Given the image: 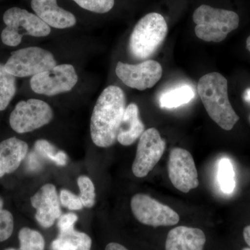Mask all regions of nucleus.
<instances>
[{
  "instance_id": "nucleus-11",
  "label": "nucleus",
  "mask_w": 250,
  "mask_h": 250,
  "mask_svg": "<svg viewBox=\"0 0 250 250\" xmlns=\"http://www.w3.org/2000/svg\"><path fill=\"white\" fill-rule=\"evenodd\" d=\"M171 183L181 192L187 193L199 186L198 173L193 157L187 149H171L167 163Z\"/></svg>"
},
{
  "instance_id": "nucleus-5",
  "label": "nucleus",
  "mask_w": 250,
  "mask_h": 250,
  "mask_svg": "<svg viewBox=\"0 0 250 250\" xmlns=\"http://www.w3.org/2000/svg\"><path fill=\"white\" fill-rule=\"evenodd\" d=\"M3 21L6 27L1 31V39L4 45L9 47L21 44L24 36L45 37L51 32V27L39 16L21 8L8 9Z\"/></svg>"
},
{
  "instance_id": "nucleus-33",
  "label": "nucleus",
  "mask_w": 250,
  "mask_h": 250,
  "mask_svg": "<svg viewBox=\"0 0 250 250\" xmlns=\"http://www.w3.org/2000/svg\"><path fill=\"white\" fill-rule=\"evenodd\" d=\"M5 250H18L15 249V248H8V249H6Z\"/></svg>"
},
{
  "instance_id": "nucleus-9",
  "label": "nucleus",
  "mask_w": 250,
  "mask_h": 250,
  "mask_svg": "<svg viewBox=\"0 0 250 250\" xmlns=\"http://www.w3.org/2000/svg\"><path fill=\"white\" fill-rule=\"evenodd\" d=\"M131 208L136 220L147 226H173L179 221L177 212L145 194H136L133 196Z\"/></svg>"
},
{
  "instance_id": "nucleus-7",
  "label": "nucleus",
  "mask_w": 250,
  "mask_h": 250,
  "mask_svg": "<svg viewBox=\"0 0 250 250\" xmlns=\"http://www.w3.org/2000/svg\"><path fill=\"white\" fill-rule=\"evenodd\" d=\"M53 117V110L48 104L38 99H29L16 104L10 116L9 123L16 132L24 134L49 124Z\"/></svg>"
},
{
  "instance_id": "nucleus-3",
  "label": "nucleus",
  "mask_w": 250,
  "mask_h": 250,
  "mask_svg": "<svg viewBox=\"0 0 250 250\" xmlns=\"http://www.w3.org/2000/svg\"><path fill=\"white\" fill-rule=\"evenodd\" d=\"M167 34L165 18L158 13H150L141 18L130 36L128 52L135 60L146 61L162 45Z\"/></svg>"
},
{
  "instance_id": "nucleus-19",
  "label": "nucleus",
  "mask_w": 250,
  "mask_h": 250,
  "mask_svg": "<svg viewBox=\"0 0 250 250\" xmlns=\"http://www.w3.org/2000/svg\"><path fill=\"white\" fill-rule=\"evenodd\" d=\"M195 97V92L191 87L184 85L163 94L159 103L162 108H177L190 103Z\"/></svg>"
},
{
  "instance_id": "nucleus-26",
  "label": "nucleus",
  "mask_w": 250,
  "mask_h": 250,
  "mask_svg": "<svg viewBox=\"0 0 250 250\" xmlns=\"http://www.w3.org/2000/svg\"><path fill=\"white\" fill-rule=\"evenodd\" d=\"M2 199L0 197V242L6 241L14 231V217L9 210L3 209Z\"/></svg>"
},
{
  "instance_id": "nucleus-6",
  "label": "nucleus",
  "mask_w": 250,
  "mask_h": 250,
  "mask_svg": "<svg viewBox=\"0 0 250 250\" xmlns=\"http://www.w3.org/2000/svg\"><path fill=\"white\" fill-rule=\"evenodd\" d=\"M57 65L49 51L39 47L18 49L11 53L4 64L6 71L16 77H34Z\"/></svg>"
},
{
  "instance_id": "nucleus-21",
  "label": "nucleus",
  "mask_w": 250,
  "mask_h": 250,
  "mask_svg": "<svg viewBox=\"0 0 250 250\" xmlns=\"http://www.w3.org/2000/svg\"><path fill=\"white\" fill-rule=\"evenodd\" d=\"M35 152L45 159L52 161L59 166H66L67 156L62 151H59L52 143L46 140H39L34 144Z\"/></svg>"
},
{
  "instance_id": "nucleus-4",
  "label": "nucleus",
  "mask_w": 250,
  "mask_h": 250,
  "mask_svg": "<svg viewBox=\"0 0 250 250\" xmlns=\"http://www.w3.org/2000/svg\"><path fill=\"white\" fill-rule=\"evenodd\" d=\"M195 35L206 42H220L239 26L240 18L229 10L216 9L202 4L192 16Z\"/></svg>"
},
{
  "instance_id": "nucleus-16",
  "label": "nucleus",
  "mask_w": 250,
  "mask_h": 250,
  "mask_svg": "<svg viewBox=\"0 0 250 250\" xmlns=\"http://www.w3.org/2000/svg\"><path fill=\"white\" fill-rule=\"evenodd\" d=\"M27 153V143L17 138H10L0 143V177L17 170Z\"/></svg>"
},
{
  "instance_id": "nucleus-31",
  "label": "nucleus",
  "mask_w": 250,
  "mask_h": 250,
  "mask_svg": "<svg viewBox=\"0 0 250 250\" xmlns=\"http://www.w3.org/2000/svg\"><path fill=\"white\" fill-rule=\"evenodd\" d=\"M245 100L246 101L250 102V89L247 90L246 93H245Z\"/></svg>"
},
{
  "instance_id": "nucleus-18",
  "label": "nucleus",
  "mask_w": 250,
  "mask_h": 250,
  "mask_svg": "<svg viewBox=\"0 0 250 250\" xmlns=\"http://www.w3.org/2000/svg\"><path fill=\"white\" fill-rule=\"evenodd\" d=\"M92 240L86 233L72 228L59 231V236L52 241V250H90Z\"/></svg>"
},
{
  "instance_id": "nucleus-32",
  "label": "nucleus",
  "mask_w": 250,
  "mask_h": 250,
  "mask_svg": "<svg viewBox=\"0 0 250 250\" xmlns=\"http://www.w3.org/2000/svg\"><path fill=\"white\" fill-rule=\"evenodd\" d=\"M246 47L247 49H248V50H249V52H250V36H249V37L248 38V39H247Z\"/></svg>"
},
{
  "instance_id": "nucleus-23",
  "label": "nucleus",
  "mask_w": 250,
  "mask_h": 250,
  "mask_svg": "<svg viewBox=\"0 0 250 250\" xmlns=\"http://www.w3.org/2000/svg\"><path fill=\"white\" fill-rule=\"evenodd\" d=\"M20 249L18 250H44L45 242L39 231L28 228L21 229L18 234Z\"/></svg>"
},
{
  "instance_id": "nucleus-8",
  "label": "nucleus",
  "mask_w": 250,
  "mask_h": 250,
  "mask_svg": "<svg viewBox=\"0 0 250 250\" xmlns=\"http://www.w3.org/2000/svg\"><path fill=\"white\" fill-rule=\"evenodd\" d=\"M78 82L73 65L62 64L31 77V89L36 93L54 96L70 91Z\"/></svg>"
},
{
  "instance_id": "nucleus-2",
  "label": "nucleus",
  "mask_w": 250,
  "mask_h": 250,
  "mask_svg": "<svg viewBox=\"0 0 250 250\" xmlns=\"http://www.w3.org/2000/svg\"><path fill=\"white\" fill-rule=\"evenodd\" d=\"M197 92L210 118L222 129H232L240 118L230 103L227 79L216 72L207 74L199 80Z\"/></svg>"
},
{
  "instance_id": "nucleus-13",
  "label": "nucleus",
  "mask_w": 250,
  "mask_h": 250,
  "mask_svg": "<svg viewBox=\"0 0 250 250\" xmlns=\"http://www.w3.org/2000/svg\"><path fill=\"white\" fill-rule=\"evenodd\" d=\"M31 203L36 210V220L42 228H51L62 215L60 199L53 184H47L41 187L31 197Z\"/></svg>"
},
{
  "instance_id": "nucleus-28",
  "label": "nucleus",
  "mask_w": 250,
  "mask_h": 250,
  "mask_svg": "<svg viewBox=\"0 0 250 250\" xmlns=\"http://www.w3.org/2000/svg\"><path fill=\"white\" fill-rule=\"evenodd\" d=\"M77 220H78V216L75 213H68L61 215L57 224L59 231H66L74 228V225Z\"/></svg>"
},
{
  "instance_id": "nucleus-24",
  "label": "nucleus",
  "mask_w": 250,
  "mask_h": 250,
  "mask_svg": "<svg viewBox=\"0 0 250 250\" xmlns=\"http://www.w3.org/2000/svg\"><path fill=\"white\" fill-rule=\"evenodd\" d=\"M80 190V197L83 207L91 208L95 203V187L93 182L86 176H80L77 179Z\"/></svg>"
},
{
  "instance_id": "nucleus-25",
  "label": "nucleus",
  "mask_w": 250,
  "mask_h": 250,
  "mask_svg": "<svg viewBox=\"0 0 250 250\" xmlns=\"http://www.w3.org/2000/svg\"><path fill=\"white\" fill-rule=\"evenodd\" d=\"M82 9L96 13L106 14L113 9L115 0H73Z\"/></svg>"
},
{
  "instance_id": "nucleus-10",
  "label": "nucleus",
  "mask_w": 250,
  "mask_h": 250,
  "mask_svg": "<svg viewBox=\"0 0 250 250\" xmlns=\"http://www.w3.org/2000/svg\"><path fill=\"white\" fill-rule=\"evenodd\" d=\"M166 141L156 128H149L140 137L132 172L136 177H146L160 161L165 152Z\"/></svg>"
},
{
  "instance_id": "nucleus-29",
  "label": "nucleus",
  "mask_w": 250,
  "mask_h": 250,
  "mask_svg": "<svg viewBox=\"0 0 250 250\" xmlns=\"http://www.w3.org/2000/svg\"><path fill=\"white\" fill-rule=\"evenodd\" d=\"M105 250H129L123 245L118 243H110L106 246Z\"/></svg>"
},
{
  "instance_id": "nucleus-30",
  "label": "nucleus",
  "mask_w": 250,
  "mask_h": 250,
  "mask_svg": "<svg viewBox=\"0 0 250 250\" xmlns=\"http://www.w3.org/2000/svg\"><path fill=\"white\" fill-rule=\"evenodd\" d=\"M243 237H244L245 241L250 248V225L244 228Z\"/></svg>"
},
{
  "instance_id": "nucleus-20",
  "label": "nucleus",
  "mask_w": 250,
  "mask_h": 250,
  "mask_svg": "<svg viewBox=\"0 0 250 250\" xmlns=\"http://www.w3.org/2000/svg\"><path fill=\"white\" fill-rule=\"evenodd\" d=\"M16 77L6 71L0 63V111L9 106L16 93Z\"/></svg>"
},
{
  "instance_id": "nucleus-1",
  "label": "nucleus",
  "mask_w": 250,
  "mask_h": 250,
  "mask_svg": "<svg viewBox=\"0 0 250 250\" xmlns=\"http://www.w3.org/2000/svg\"><path fill=\"white\" fill-rule=\"evenodd\" d=\"M126 107V97L120 87L109 85L100 94L90 120V136L95 146L106 148L114 145Z\"/></svg>"
},
{
  "instance_id": "nucleus-34",
  "label": "nucleus",
  "mask_w": 250,
  "mask_h": 250,
  "mask_svg": "<svg viewBox=\"0 0 250 250\" xmlns=\"http://www.w3.org/2000/svg\"><path fill=\"white\" fill-rule=\"evenodd\" d=\"M242 250H250V248H245Z\"/></svg>"
},
{
  "instance_id": "nucleus-27",
  "label": "nucleus",
  "mask_w": 250,
  "mask_h": 250,
  "mask_svg": "<svg viewBox=\"0 0 250 250\" xmlns=\"http://www.w3.org/2000/svg\"><path fill=\"white\" fill-rule=\"evenodd\" d=\"M61 204L64 207H66L69 210H77L83 208V204L80 196L70 192V190H62L59 195Z\"/></svg>"
},
{
  "instance_id": "nucleus-12",
  "label": "nucleus",
  "mask_w": 250,
  "mask_h": 250,
  "mask_svg": "<svg viewBox=\"0 0 250 250\" xmlns=\"http://www.w3.org/2000/svg\"><path fill=\"white\" fill-rule=\"evenodd\" d=\"M117 76L125 85L134 89L152 88L162 77V66L154 60H146L138 64L119 62L116 68Z\"/></svg>"
},
{
  "instance_id": "nucleus-22",
  "label": "nucleus",
  "mask_w": 250,
  "mask_h": 250,
  "mask_svg": "<svg viewBox=\"0 0 250 250\" xmlns=\"http://www.w3.org/2000/svg\"><path fill=\"white\" fill-rule=\"evenodd\" d=\"M218 179L222 191L231 193L236 187L232 164L228 159H222L218 164Z\"/></svg>"
},
{
  "instance_id": "nucleus-14",
  "label": "nucleus",
  "mask_w": 250,
  "mask_h": 250,
  "mask_svg": "<svg viewBox=\"0 0 250 250\" xmlns=\"http://www.w3.org/2000/svg\"><path fill=\"white\" fill-rule=\"evenodd\" d=\"M31 8L36 16L50 27L67 29L76 24L75 16L59 7L57 0H31Z\"/></svg>"
},
{
  "instance_id": "nucleus-17",
  "label": "nucleus",
  "mask_w": 250,
  "mask_h": 250,
  "mask_svg": "<svg viewBox=\"0 0 250 250\" xmlns=\"http://www.w3.org/2000/svg\"><path fill=\"white\" fill-rule=\"evenodd\" d=\"M145 128L146 126L140 118L137 105L134 103L129 104L125 109L118 128L117 141L122 146H131L142 136L146 131Z\"/></svg>"
},
{
  "instance_id": "nucleus-15",
  "label": "nucleus",
  "mask_w": 250,
  "mask_h": 250,
  "mask_svg": "<svg viewBox=\"0 0 250 250\" xmlns=\"http://www.w3.org/2000/svg\"><path fill=\"white\" fill-rule=\"evenodd\" d=\"M207 238L202 229L179 226L172 229L166 241V250H203Z\"/></svg>"
}]
</instances>
